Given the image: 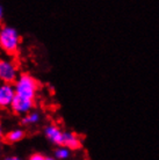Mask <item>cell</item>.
Segmentation results:
<instances>
[{"label":"cell","instance_id":"1","mask_svg":"<svg viewBox=\"0 0 159 160\" xmlns=\"http://www.w3.org/2000/svg\"><path fill=\"white\" fill-rule=\"evenodd\" d=\"M21 44V35L18 29L5 24L0 28V50L11 56L19 51Z\"/></svg>","mask_w":159,"mask_h":160},{"label":"cell","instance_id":"2","mask_svg":"<svg viewBox=\"0 0 159 160\" xmlns=\"http://www.w3.org/2000/svg\"><path fill=\"white\" fill-rule=\"evenodd\" d=\"M13 85L16 95L29 100H35L40 89V84L37 79L29 73H21Z\"/></svg>","mask_w":159,"mask_h":160},{"label":"cell","instance_id":"3","mask_svg":"<svg viewBox=\"0 0 159 160\" xmlns=\"http://www.w3.org/2000/svg\"><path fill=\"white\" fill-rule=\"evenodd\" d=\"M19 76L20 74L15 62L7 56H0V82L14 84Z\"/></svg>","mask_w":159,"mask_h":160},{"label":"cell","instance_id":"4","mask_svg":"<svg viewBox=\"0 0 159 160\" xmlns=\"http://www.w3.org/2000/svg\"><path fill=\"white\" fill-rule=\"evenodd\" d=\"M16 96L14 85L0 82V109H7L12 107V103Z\"/></svg>","mask_w":159,"mask_h":160},{"label":"cell","instance_id":"5","mask_svg":"<svg viewBox=\"0 0 159 160\" xmlns=\"http://www.w3.org/2000/svg\"><path fill=\"white\" fill-rule=\"evenodd\" d=\"M34 106H35L34 100L24 99V98H21V96L16 95L14 101H13L11 109L13 110V112H15L16 115L24 116V115H27V114H29L30 112L34 110V109H33Z\"/></svg>","mask_w":159,"mask_h":160},{"label":"cell","instance_id":"6","mask_svg":"<svg viewBox=\"0 0 159 160\" xmlns=\"http://www.w3.org/2000/svg\"><path fill=\"white\" fill-rule=\"evenodd\" d=\"M44 136L51 144L57 146L63 145L64 131L56 124H49L44 128Z\"/></svg>","mask_w":159,"mask_h":160},{"label":"cell","instance_id":"7","mask_svg":"<svg viewBox=\"0 0 159 160\" xmlns=\"http://www.w3.org/2000/svg\"><path fill=\"white\" fill-rule=\"evenodd\" d=\"M63 145L70 148L71 151L73 150H79L81 148V139L80 137L72 131H64V139Z\"/></svg>","mask_w":159,"mask_h":160},{"label":"cell","instance_id":"8","mask_svg":"<svg viewBox=\"0 0 159 160\" xmlns=\"http://www.w3.org/2000/svg\"><path fill=\"white\" fill-rule=\"evenodd\" d=\"M24 135H26V132H24L23 129L16 128L11 130V131H8L6 133L5 138H6V140H7L8 143H18V142L23 139Z\"/></svg>","mask_w":159,"mask_h":160},{"label":"cell","instance_id":"9","mask_svg":"<svg viewBox=\"0 0 159 160\" xmlns=\"http://www.w3.org/2000/svg\"><path fill=\"white\" fill-rule=\"evenodd\" d=\"M40 121H41V114L38 112H36V110H33V112H30L29 114H27V115H24V116L22 117L21 123L23 124V125L30 127V125L38 124Z\"/></svg>","mask_w":159,"mask_h":160},{"label":"cell","instance_id":"10","mask_svg":"<svg viewBox=\"0 0 159 160\" xmlns=\"http://www.w3.org/2000/svg\"><path fill=\"white\" fill-rule=\"evenodd\" d=\"M54 157L57 160H68L71 157V150L68 148L66 146H64V145L57 146L55 152H54Z\"/></svg>","mask_w":159,"mask_h":160},{"label":"cell","instance_id":"11","mask_svg":"<svg viewBox=\"0 0 159 160\" xmlns=\"http://www.w3.org/2000/svg\"><path fill=\"white\" fill-rule=\"evenodd\" d=\"M27 160H47V157L43 156L42 153H33V154H30V156L28 157Z\"/></svg>","mask_w":159,"mask_h":160},{"label":"cell","instance_id":"12","mask_svg":"<svg viewBox=\"0 0 159 160\" xmlns=\"http://www.w3.org/2000/svg\"><path fill=\"white\" fill-rule=\"evenodd\" d=\"M4 160H23V159L20 158L19 156H7V157H5Z\"/></svg>","mask_w":159,"mask_h":160},{"label":"cell","instance_id":"13","mask_svg":"<svg viewBox=\"0 0 159 160\" xmlns=\"http://www.w3.org/2000/svg\"><path fill=\"white\" fill-rule=\"evenodd\" d=\"M5 136H6V135L4 133V127H3V124H1V122H0V140L3 139Z\"/></svg>","mask_w":159,"mask_h":160},{"label":"cell","instance_id":"14","mask_svg":"<svg viewBox=\"0 0 159 160\" xmlns=\"http://www.w3.org/2000/svg\"><path fill=\"white\" fill-rule=\"evenodd\" d=\"M3 18H4V7L0 4V20H1Z\"/></svg>","mask_w":159,"mask_h":160},{"label":"cell","instance_id":"15","mask_svg":"<svg viewBox=\"0 0 159 160\" xmlns=\"http://www.w3.org/2000/svg\"><path fill=\"white\" fill-rule=\"evenodd\" d=\"M47 160H57L55 157H47Z\"/></svg>","mask_w":159,"mask_h":160}]
</instances>
